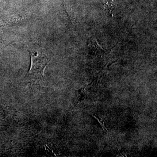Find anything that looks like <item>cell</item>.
Wrapping results in <instances>:
<instances>
[{
	"label": "cell",
	"instance_id": "obj_1",
	"mask_svg": "<svg viewBox=\"0 0 157 157\" xmlns=\"http://www.w3.org/2000/svg\"><path fill=\"white\" fill-rule=\"evenodd\" d=\"M31 56V67L25 77L26 82L31 83L44 80V73L50 58L43 55L29 52Z\"/></svg>",
	"mask_w": 157,
	"mask_h": 157
},
{
	"label": "cell",
	"instance_id": "obj_2",
	"mask_svg": "<svg viewBox=\"0 0 157 157\" xmlns=\"http://www.w3.org/2000/svg\"><path fill=\"white\" fill-rule=\"evenodd\" d=\"M104 7L107 12L113 15L112 11L114 9V5L112 0H104Z\"/></svg>",
	"mask_w": 157,
	"mask_h": 157
},
{
	"label": "cell",
	"instance_id": "obj_3",
	"mask_svg": "<svg viewBox=\"0 0 157 157\" xmlns=\"http://www.w3.org/2000/svg\"><path fill=\"white\" fill-rule=\"evenodd\" d=\"M92 42L90 43V46L92 47V48H94V50L95 51H103V49L100 46V45L98 44V42H97V40L95 39H93L91 40Z\"/></svg>",
	"mask_w": 157,
	"mask_h": 157
},
{
	"label": "cell",
	"instance_id": "obj_4",
	"mask_svg": "<svg viewBox=\"0 0 157 157\" xmlns=\"http://www.w3.org/2000/svg\"><path fill=\"white\" fill-rule=\"evenodd\" d=\"M92 116L94 117L96 119L99 121V122L101 124V126H102V128H103V130H104V132H107V129L106 128L105 126H104V121H103V119H101V117L97 116V115H94V114H92Z\"/></svg>",
	"mask_w": 157,
	"mask_h": 157
}]
</instances>
